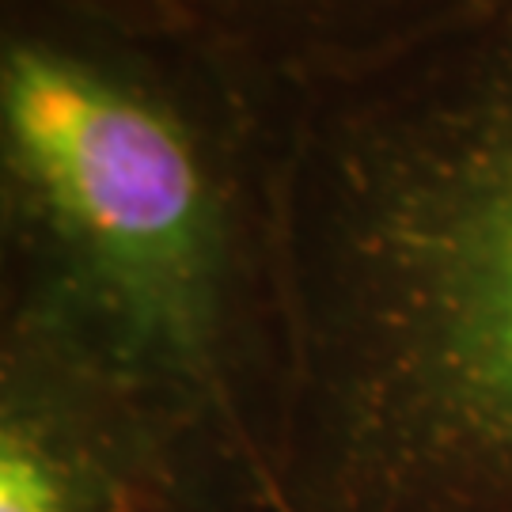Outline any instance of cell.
<instances>
[{"label": "cell", "mask_w": 512, "mask_h": 512, "mask_svg": "<svg viewBox=\"0 0 512 512\" xmlns=\"http://www.w3.org/2000/svg\"><path fill=\"white\" fill-rule=\"evenodd\" d=\"M281 80L84 4L0 0L8 319L137 410L224 403L281 270Z\"/></svg>", "instance_id": "1"}, {"label": "cell", "mask_w": 512, "mask_h": 512, "mask_svg": "<svg viewBox=\"0 0 512 512\" xmlns=\"http://www.w3.org/2000/svg\"><path fill=\"white\" fill-rule=\"evenodd\" d=\"M289 349L387 448L512 478V35L478 12L281 84Z\"/></svg>", "instance_id": "2"}, {"label": "cell", "mask_w": 512, "mask_h": 512, "mask_svg": "<svg viewBox=\"0 0 512 512\" xmlns=\"http://www.w3.org/2000/svg\"><path fill=\"white\" fill-rule=\"evenodd\" d=\"M114 406L133 403L54 338L8 319L0 512H118L122 459L114 429L99 418Z\"/></svg>", "instance_id": "3"}, {"label": "cell", "mask_w": 512, "mask_h": 512, "mask_svg": "<svg viewBox=\"0 0 512 512\" xmlns=\"http://www.w3.org/2000/svg\"><path fill=\"white\" fill-rule=\"evenodd\" d=\"M186 38L270 80L353 69L406 42L490 12L494 0H84Z\"/></svg>", "instance_id": "4"}, {"label": "cell", "mask_w": 512, "mask_h": 512, "mask_svg": "<svg viewBox=\"0 0 512 512\" xmlns=\"http://www.w3.org/2000/svg\"><path fill=\"white\" fill-rule=\"evenodd\" d=\"M490 12H494L497 23L512 35V0H494V8H490Z\"/></svg>", "instance_id": "5"}]
</instances>
